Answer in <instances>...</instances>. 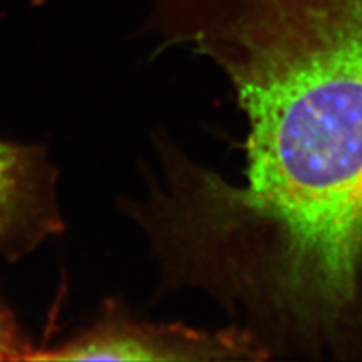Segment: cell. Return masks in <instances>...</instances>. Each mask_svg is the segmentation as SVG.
<instances>
[{
	"mask_svg": "<svg viewBox=\"0 0 362 362\" xmlns=\"http://www.w3.org/2000/svg\"><path fill=\"white\" fill-rule=\"evenodd\" d=\"M64 228L47 150L0 139V259L17 262Z\"/></svg>",
	"mask_w": 362,
	"mask_h": 362,
	"instance_id": "cell-3",
	"label": "cell"
},
{
	"mask_svg": "<svg viewBox=\"0 0 362 362\" xmlns=\"http://www.w3.org/2000/svg\"><path fill=\"white\" fill-rule=\"evenodd\" d=\"M162 49L218 68L239 175L156 136L145 201L162 290H197L259 361H362V0H158Z\"/></svg>",
	"mask_w": 362,
	"mask_h": 362,
	"instance_id": "cell-1",
	"label": "cell"
},
{
	"mask_svg": "<svg viewBox=\"0 0 362 362\" xmlns=\"http://www.w3.org/2000/svg\"><path fill=\"white\" fill-rule=\"evenodd\" d=\"M35 350L21 332L14 314L0 300V361H29Z\"/></svg>",
	"mask_w": 362,
	"mask_h": 362,
	"instance_id": "cell-4",
	"label": "cell"
},
{
	"mask_svg": "<svg viewBox=\"0 0 362 362\" xmlns=\"http://www.w3.org/2000/svg\"><path fill=\"white\" fill-rule=\"evenodd\" d=\"M258 361L240 332L225 326L201 331L181 323L156 325L134 320L118 310L62 344L40 350L29 361Z\"/></svg>",
	"mask_w": 362,
	"mask_h": 362,
	"instance_id": "cell-2",
	"label": "cell"
}]
</instances>
